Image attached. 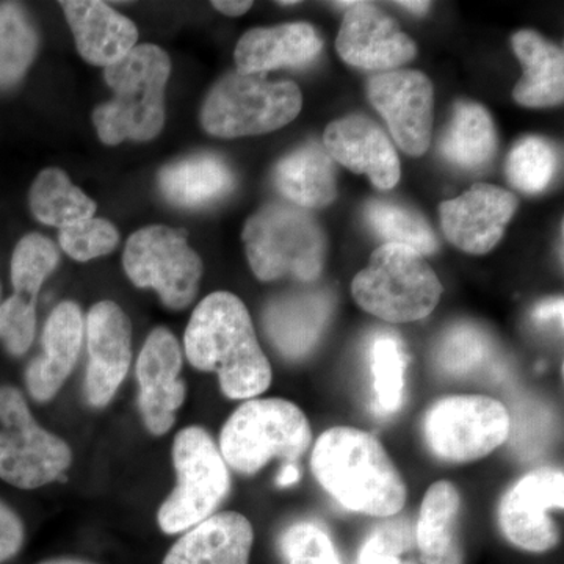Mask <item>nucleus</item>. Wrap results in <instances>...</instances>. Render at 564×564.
<instances>
[{
	"mask_svg": "<svg viewBox=\"0 0 564 564\" xmlns=\"http://www.w3.org/2000/svg\"><path fill=\"white\" fill-rule=\"evenodd\" d=\"M184 347L193 367L218 375L228 399H256L272 384V364L259 345L247 306L234 293H210L195 307Z\"/></svg>",
	"mask_w": 564,
	"mask_h": 564,
	"instance_id": "obj_1",
	"label": "nucleus"
},
{
	"mask_svg": "<svg viewBox=\"0 0 564 564\" xmlns=\"http://www.w3.org/2000/svg\"><path fill=\"white\" fill-rule=\"evenodd\" d=\"M315 480L351 513L386 519L402 513L406 484L384 445L352 426H333L311 455Z\"/></svg>",
	"mask_w": 564,
	"mask_h": 564,
	"instance_id": "obj_2",
	"label": "nucleus"
},
{
	"mask_svg": "<svg viewBox=\"0 0 564 564\" xmlns=\"http://www.w3.org/2000/svg\"><path fill=\"white\" fill-rule=\"evenodd\" d=\"M172 73L166 52L155 44H140L104 69L113 99L93 113L102 143L150 141L165 124V88Z\"/></svg>",
	"mask_w": 564,
	"mask_h": 564,
	"instance_id": "obj_3",
	"label": "nucleus"
},
{
	"mask_svg": "<svg viewBox=\"0 0 564 564\" xmlns=\"http://www.w3.org/2000/svg\"><path fill=\"white\" fill-rule=\"evenodd\" d=\"M313 445L310 419L284 399H251L220 433V454L236 473L254 475L273 459L296 463Z\"/></svg>",
	"mask_w": 564,
	"mask_h": 564,
	"instance_id": "obj_4",
	"label": "nucleus"
},
{
	"mask_svg": "<svg viewBox=\"0 0 564 564\" xmlns=\"http://www.w3.org/2000/svg\"><path fill=\"white\" fill-rule=\"evenodd\" d=\"M444 288L413 248L384 243L351 282V295L366 313L389 323L423 321L436 310Z\"/></svg>",
	"mask_w": 564,
	"mask_h": 564,
	"instance_id": "obj_5",
	"label": "nucleus"
},
{
	"mask_svg": "<svg viewBox=\"0 0 564 564\" xmlns=\"http://www.w3.org/2000/svg\"><path fill=\"white\" fill-rule=\"evenodd\" d=\"M242 237L248 262L258 280L270 282L293 276L313 282L321 278L326 237L306 210L269 204L248 218Z\"/></svg>",
	"mask_w": 564,
	"mask_h": 564,
	"instance_id": "obj_6",
	"label": "nucleus"
},
{
	"mask_svg": "<svg viewBox=\"0 0 564 564\" xmlns=\"http://www.w3.org/2000/svg\"><path fill=\"white\" fill-rule=\"evenodd\" d=\"M303 95L292 80H270L265 74H228L204 101V131L220 139L262 135L299 117Z\"/></svg>",
	"mask_w": 564,
	"mask_h": 564,
	"instance_id": "obj_7",
	"label": "nucleus"
},
{
	"mask_svg": "<svg viewBox=\"0 0 564 564\" xmlns=\"http://www.w3.org/2000/svg\"><path fill=\"white\" fill-rule=\"evenodd\" d=\"M177 485L159 508L162 532L176 534L206 521L231 491V475L215 441L202 426H188L174 437Z\"/></svg>",
	"mask_w": 564,
	"mask_h": 564,
	"instance_id": "obj_8",
	"label": "nucleus"
},
{
	"mask_svg": "<svg viewBox=\"0 0 564 564\" xmlns=\"http://www.w3.org/2000/svg\"><path fill=\"white\" fill-rule=\"evenodd\" d=\"M423 440L437 459L467 464L484 459L510 437L511 415L488 395H447L426 410Z\"/></svg>",
	"mask_w": 564,
	"mask_h": 564,
	"instance_id": "obj_9",
	"label": "nucleus"
},
{
	"mask_svg": "<svg viewBox=\"0 0 564 564\" xmlns=\"http://www.w3.org/2000/svg\"><path fill=\"white\" fill-rule=\"evenodd\" d=\"M0 478L20 489L50 485L73 463L69 445L36 423L17 388H0Z\"/></svg>",
	"mask_w": 564,
	"mask_h": 564,
	"instance_id": "obj_10",
	"label": "nucleus"
},
{
	"mask_svg": "<svg viewBox=\"0 0 564 564\" xmlns=\"http://www.w3.org/2000/svg\"><path fill=\"white\" fill-rule=\"evenodd\" d=\"M187 237L184 229L148 226L129 237L122 256L129 280L137 288L154 289L170 310L192 304L203 278L202 258Z\"/></svg>",
	"mask_w": 564,
	"mask_h": 564,
	"instance_id": "obj_11",
	"label": "nucleus"
},
{
	"mask_svg": "<svg viewBox=\"0 0 564 564\" xmlns=\"http://www.w3.org/2000/svg\"><path fill=\"white\" fill-rule=\"evenodd\" d=\"M564 474L560 467H540L505 491L497 505V524L508 543L521 551L544 554L560 543L551 513L563 511Z\"/></svg>",
	"mask_w": 564,
	"mask_h": 564,
	"instance_id": "obj_12",
	"label": "nucleus"
},
{
	"mask_svg": "<svg viewBox=\"0 0 564 564\" xmlns=\"http://www.w3.org/2000/svg\"><path fill=\"white\" fill-rule=\"evenodd\" d=\"M367 98L406 154L421 158L432 143L434 88L419 70L393 69L370 77Z\"/></svg>",
	"mask_w": 564,
	"mask_h": 564,
	"instance_id": "obj_13",
	"label": "nucleus"
},
{
	"mask_svg": "<svg viewBox=\"0 0 564 564\" xmlns=\"http://www.w3.org/2000/svg\"><path fill=\"white\" fill-rule=\"evenodd\" d=\"M85 334L88 347L85 397L91 406L104 408L117 395L131 367V321L117 303L101 302L88 313Z\"/></svg>",
	"mask_w": 564,
	"mask_h": 564,
	"instance_id": "obj_14",
	"label": "nucleus"
},
{
	"mask_svg": "<svg viewBox=\"0 0 564 564\" xmlns=\"http://www.w3.org/2000/svg\"><path fill=\"white\" fill-rule=\"evenodd\" d=\"M182 351L174 334L166 328L148 336L137 361L139 406L144 426L154 436L169 433L185 402L187 388L181 380Z\"/></svg>",
	"mask_w": 564,
	"mask_h": 564,
	"instance_id": "obj_15",
	"label": "nucleus"
},
{
	"mask_svg": "<svg viewBox=\"0 0 564 564\" xmlns=\"http://www.w3.org/2000/svg\"><path fill=\"white\" fill-rule=\"evenodd\" d=\"M340 58L355 68L393 70L417 55V44L389 14L367 2H355L344 14L336 40Z\"/></svg>",
	"mask_w": 564,
	"mask_h": 564,
	"instance_id": "obj_16",
	"label": "nucleus"
},
{
	"mask_svg": "<svg viewBox=\"0 0 564 564\" xmlns=\"http://www.w3.org/2000/svg\"><path fill=\"white\" fill-rule=\"evenodd\" d=\"M518 206L513 193L492 184H475L458 198L441 204L445 237L464 252L486 254L502 240Z\"/></svg>",
	"mask_w": 564,
	"mask_h": 564,
	"instance_id": "obj_17",
	"label": "nucleus"
},
{
	"mask_svg": "<svg viewBox=\"0 0 564 564\" xmlns=\"http://www.w3.org/2000/svg\"><path fill=\"white\" fill-rule=\"evenodd\" d=\"M323 148L334 162L352 173L366 174L380 191H391L400 181V159L392 141L377 122L364 115H348L329 122Z\"/></svg>",
	"mask_w": 564,
	"mask_h": 564,
	"instance_id": "obj_18",
	"label": "nucleus"
},
{
	"mask_svg": "<svg viewBox=\"0 0 564 564\" xmlns=\"http://www.w3.org/2000/svg\"><path fill=\"white\" fill-rule=\"evenodd\" d=\"M85 322L80 307L63 302L52 311L43 332V356L31 362L25 383L36 402H50L68 380L84 340Z\"/></svg>",
	"mask_w": 564,
	"mask_h": 564,
	"instance_id": "obj_19",
	"label": "nucleus"
},
{
	"mask_svg": "<svg viewBox=\"0 0 564 564\" xmlns=\"http://www.w3.org/2000/svg\"><path fill=\"white\" fill-rule=\"evenodd\" d=\"M77 51L95 66L113 65L137 46L135 24L99 0L62 2Z\"/></svg>",
	"mask_w": 564,
	"mask_h": 564,
	"instance_id": "obj_20",
	"label": "nucleus"
},
{
	"mask_svg": "<svg viewBox=\"0 0 564 564\" xmlns=\"http://www.w3.org/2000/svg\"><path fill=\"white\" fill-rule=\"evenodd\" d=\"M254 530L243 514L221 511L192 527L163 564H250Z\"/></svg>",
	"mask_w": 564,
	"mask_h": 564,
	"instance_id": "obj_21",
	"label": "nucleus"
},
{
	"mask_svg": "<svg viewBox=\"0 0 564 564\" xmlns=\"http://www.w3.org/2000/svg\"><path fill=\"white\" fill-rule=\"evenodd\" d=\"M323 40L307 22L252 29L237 43L234 58L242 74H267L282 66H303L317 58Z\"/></svg>",
	"mask_w": 564,
	"mask_h": 564,
	"instance_id": "obj_22",
	"label": "nucleus"
},
{
	"mask_svg": "<svg viewBox=\"0 0 564 564\" xmlns=\"http://www.w3.org/2000/svg\"><path fill=\"white\" fill-rule=\"evenodd\" d=\"M459 519V489L447 480L430 486L414 525L415 544L423 564H464Z\"/></svg>",
	"mask_w": 564,
	"mask_h": 564,
	"instance_id": "obj_23",
	"label": "nucleus"
},
{
	"mask_svg": "<svg viewBox=\"0 0 564 564\" xmlns=\"http://www.w3.org/2000/svg\"><path fill=\"white\" fill-rule=\"evenodd\" d=\"M524 74L516 84V102L524 107H554L564 99V55L562 47L533 31L516 32L511 39Z\"/></svg>",
	"mask_w": 564,
	"mask_h": 564,
	"instance_id": "obj_24",
	"label": "nucleus"
},
{
	"mask_svg": "<svg viewBox=\"0 0 564 564\" xmlns=\"http://www.w3.org/2000/svg\"><path fill=\"white\" fill-rule=\"evenodd\" d=\"M274 185L300 209H323L336 199V165L323 144L307 143L274 169Z\"/></svg>",
	"mask_w": 564,
	"mask_h": 564,
	"instance_id": "obj_25",
	"label": "nucleus"
},
{
	"mask_svg": "<svg viewBox=\"0 0 564 564\" xmlns=\"http://www.w3.org/2000/svg\"><path fill=\"white\" fill-rule=\"evenodd\" d=\"M329 313L332 304L322 293L276 300L265 313L267 333L282 355L300 358L317 344Z\"/></svg>",
	"mask_w": 564,
	"mask_h": 564,
	"instance_id": "obj_26",
	"label": "nucleus"
},
{
	"mask_svg": "<svg viewBox=\"0 0 564 564\" xmlns=\"http://www.w3.org/2000/svg\"><path fill=\"white\" fill-rule=\"evenodd\" d=\"M236 180L228 163L214 154H198L165 166L159 187L174 206H206L232 192Z\"/></svg>",
	"mask_w": 564,
	"mask_h": 564,
	"instance_id": "obj_27",
	"label": "nucleus"
},
{
	"mask_svg": "<svg viewBox=\"0 0 564 564\" xmlns=\"http://www.w3.org/2000/svg\"><path fill=\"white\" fill-rule=\"evenodd\" d=\"M445 161L463 170H480L497 151L496 126L480 104L459 101L440 141Z\"/></svg>",
	"mask_w": 564,
	"mask_h": 564,
	"instance_id": "obj_28",
	"label": "nucleus"
},
{
	"mask_svg": "<svg viewBox=\"0 0 564 564\" xmlns=\"http://www.w3.org/2000/svg\"><path fill=\"white\" fill-rule=\"evenodd\" d=\"M29 203L36 220L61 229L88 220L96 212V203L61 169H47L39 174Z\"/></svg>",
	"mask_w": 564,
	"mask_h": 564,
	"instance_id": "obj_29",
	"label": "nucleus"
},
{
	"mask_svg": "<svg viewBox=\"0 0 564 564\" xmlns=\"http://www.w3.org/2000/svg\"><path fill=\"white\" fill-rule=\"evenodd\" d=\"M367 225L386 243L413 248L419 254H433L437 250L436 236L429 221L414 210L388 199H370L364 207Z\"/></svg>",
	"mask_w": 564,
	"mask_h": 564,
	"instance_id": "obj_30",
	"label": "nucleus"
},
{
	"mask_svg": "<svg viewBox=\"0 0 564 564\" xmlns=\"http://www.w3.org/2000/svg\"><path fill=\"white\" fill-rule=\"evenodd\" d=\"M39 50V35L24 11L13 3L0 7V87L24 76Z\"/></svg>",
	"mask_w": 564,
	"mask_h": 564,
	"instance_id": "obj_31",
	"label": "nucleus"
},
{
	"mask_svg": "<svg viewBox=\"0 0 564 564\" xmlns=\"http://www.w3.org/2000/svg\"><path fill=\"white\" fill-rule=\"evenodd\" d=\"M558 163V151L552 141L538 135L524 137L508 154L507 177L518 191L538 195L554 181Z\"/></svg>",
	"mask_w": 564,
	"mask_h": 564,
	"instance_id": "obj_32",
	"label": "nucleus"
},
{
	"mask_svg": "<svg viewBox=\"0 0 564 564\" xmlns=\"http://www.w3.org/2000/svg\"><path fill=\"white\" fill-rule=\"evenodd\" d=\"M355 564H423L413 521L399 514L380 519L362 541Z\"/></svg>",
	"mask_w": 564,
	"mask_h": 564,
	"instance_id": "obj_33",
	"label": "nucleus"
},
{
	"mask_svg": "<svg viewBox=\"0 0 564 564\" xmlns=\"http://www.w3.org/2000/svg\"><path fill=\"white\" fill-rule=\"evenodd\" d=\"M57 247L41 234L22 237L11 258V284L14 295L24 302L36 304V296L44 281L57 267Z\"/></svg>",
	"mask_w": 564,
	"mask_h": 564,
	"instance_id": "obj_34",
	"label": "nucleus"
},
{
	"mask_svg": "<svg viewBox=\"0 0 564 564\" xmlns=\"http://www.w3.org/2000/svg\"><path fill=\"white\" fill-rule=\"evenodd\" d=\"M370 356L378 410L384 414L395 413L403 402L408 364L402 344L392 334H378L370 348Z\"/></svg>",
	"mask_w": 564,
	"mask_h": 564,
	"instance_id": "obj_35",
	"label": "nucleus"
},
{
	"mask_svg": "<svg viewBox=\"0 0 564 564\" xmlns=\"http://www.w3.org/2000/svg\"><path fill=\"white\" fill-rule=\"evenodd\" d=\"M281 564H343L328 530L314 519H300L278 536Z\"/></svg>",
	"mask_w": 564,
	"mask_h": 564,
	"instance_id": "obj_36",
	"label": "nucleus"
},
{
	"mask_svg": "<svg viewBox=\"0 0 564 564\" xmlns=\"http://www.w3.org/2000/svg\"><path fill=\"white\" fill-rule=\"evenodd\" d=\"M63 251L74 261L88 262L91 259L110 254L120 242L118 229L104 218H88L61 229Z\"/></svg>",
	"mask_w": 564,
	"mask_h": 564,
	"instance_id": "obj_37",
	"label": "nucleus"
},
{
	"mask_svg": "<svg viewBox=\"0 0 564 564\" xmlns=\"http://www.w3.org/2000/svg\"><path fill=\"white\" fill-rule=\"evenodd\" d=\"M486 352L488 340L485 334L474 326L459 325L445 334L437 358L448 372L464 373L484 361Z\"/></svg>",
	"mask_w": 564,
	"mask_h": 564,
	"instance_id": "obj_38",
	"label": "nucleus"
},
{
	"mask_svg": "<svg viewBox=\"0 0 564 564\" xmlns=\"http://www.w3.org/2000/svg\"><path fill=\"white\" fill-rule=\"evenodd\" d=\"M36 332V304L13 295L0 304V340L13 356L32 347Z\"/></svg>",
	"mask_w": 564,
	"mask_h": 564,
	"instance_id": "obj_39",
	"label": "nucleus"
},
{
	"mask_svg": "<svg viewBox=\"0 0 564 564\" xmlns=\"http://www.w3.org/2000/svg\"><path fill=\"white\" fill-rule=\"evenodd\" d=\"M24 536V524L20 516L0 500V563L9 562L14 555L20 554Z\"/></svg>",
	"mask_w": 564,
	"mask_h": 564,
	"instance_id": "obj_40",
	"label": "nucleus"
},
{
	"mask_svg": "<svg viewBox=\"0 0 564 564\" xmlns=\"http://www.w3.org/2000/svg\"><path fill=\"white\" fill-rule=\"evenodd\" d=\"M533 321L536 323L560 322V325H562L563 299L545 300L533 311Z\"/></svg>",
	"mask_w": 564,
	"mask_h": 564,
	"instance_id": "obj_41",
	"label": "nucleus"
},
{
	"mask_svg": "<svg viewBox=\"0 0 564 564\" xmlns=\"http://www.w3.org/2000/svg\"><path fill=\"white\" fill-rule=\"evenodd\" d=\"M218 11H221L226 17H242L251 9L252 2L250 0H218V2L212 3Z\"/></svg>",
	"mask_w": 564,
	"mask_h": 564,
	"instance_id": "obj_42",
	"label": "nucleus"
},
{
	"mask_svg": "<svg viewBox=\"0 0 564 564\" xmlns=\"http://www.w3.org/2000/svg\"><path fill=\"white\" fill-rule=\"evenodd\" d=\"M300 480V469L295 466V463L285 464L282 467L280 477H278V485L281 488H288V486L295 485Z\"/></svg>",
	"mask_w": 564,
	"mask_h": 564,
	"instance_id": "obj_43",
	"label": "nucleus"
},
{
	"mask_svg": "<svg viewBox=\"0 0 564 564\" xmlns=\"http://www.w3.org/2000/svg\"><path fill=\"white\" fill-rule=\"evenodd\" d=\"M397 6L410 11V13L417 14V17H422V14H425L426 11L430 10L432 3L421 2V0H408V2H397Z\"/></svg>",
	"mask_w": 564,
	"mask_h": 564,
	"instance_id": "obj_44",
	"label": "nucleus"
},
{
	"mask_svg": "<svg viewBox=\"0 0 564 564\" xmlns=\"http://www.w3.org/2000/svg\"><path fill=\"white\" fill-rule=\"evenodd\" d=\"M41 564H91L87 562H82V560H52V562L41 563Z\"/></svg>",
	"mask_w": 564,
	"mask_h": 564,
	"instance_id": "obj_45",
	"label": "nucleus"
},
{
	"mask_svg": "<svg viewBox=\"0 0 564 564\" xmlns=\"http://www.w3.org/2000/svg\"><path fill=\"white\" fill-rule=\"evenodd\" d=\"M0 292H2V291H0Z\"/></svg>",
	"mask_w": 564,
	"mask_h": 564,
	"instance_id": "obj_46",
	"label": "nucleus"
}]
</instances>
